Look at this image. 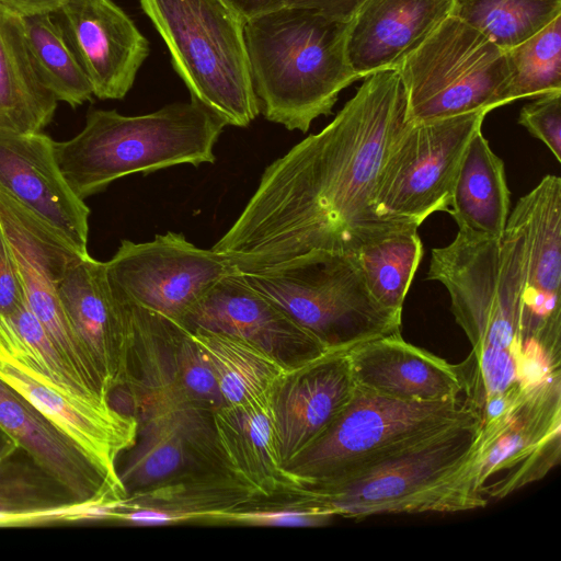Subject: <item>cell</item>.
I'll use <instances>...</instances> for the list:
<instances>
[{
	"mask_svg": "<svg viewBox=\"0 0 561 561\" xmlns=\"http://www.w3.org/2000/svg\"><path fill=\"white\" fill-rule=\"evenodd\" d=\"M289 507L256 511H234L220 514L217 518L260 526L316 527L328 524L335 517L328 508L307 497Z\"/></svg>",
	"mask_w": 561,
	"mask_h": 561,
	"instance_id": "d590c367",
	"label": "cell"
},
{
	"mask_svg": "<svg viewBox=\"0 0 561 561\" xmlns=\"http://www.w3.org/2000/svg\"><path fill=\"white\" fill-rule=\"evenodd\" d=\"M454 0H366L348 22L347 56L365 78L398 69L449 15Z\"/></svg>",
	"mask_w": 561,
	"mask_h": 561,
	"instance_id": "7402d4cb",
	"label": "cell"
},
{
	"mask_svg": "<svg viewBox=\"0 0 561 561\" xmlns=\"http://www.w3.org/2000/svg\"><path fill=\"white\" fill-rule=\"evenodd\" d=\"M407 92L398 69L374 72L333 121L263 172L243 210L213 245L237 270L325 250L356 254L412 222L374 206L383 160L405 127Z\"/></svg>",
	"mask_w": 561,
	"mask_h": 561,
	"instance_id": "6da1fadb",
	"label": "cell"
},
{
	"mask_svg": "<svg viewBox=\"0 0 561 561\" xmlns=\"http://www.w3.org/2000/svg\"><path fill=\"white\" fill-rule=\"evenodd\" d=\"M346 353L355 385L376 393L419 402L462 393L456 365L405 342L400 333L368 341Z\"/></svg>",
	"mask_w": 561,
	"mask_h": 561,
	"instance_id": "603a6c76",
	"label": "cell"
},
{
	"mask_svg": "<svg viewBox=\"0 0 561 561\" xmlns=\"http://www.w3.org/2000/svg\"><path fill=\"white\" fill-rule=\"evenodd\" d=\"M0 226L22 279L26 302L62 357L90 387L102 378L64 311L58 285L88 256L64 236L0 190Z\"/></svg>",
	"mask_w": 561,
	"mask_h": 561,
	"instance_id": "4fadbf2b",
	"label": "cell"
},
{
	"mask_svg": "<svg viewBox=\"0 0 561 561\" xmlns=\"http://www.w3.org/2000/svg\"><path fill=\"white\" fill-rule=\"evenodd\" d=\"M348 22L286 5L244 25L253 89L264 117L306 133L360 77L347 56Z\"/></svg>",
	"mask_w": 561,
	"mask_h": 561,
	"instance_id": "3957f363",
	"label": "cell"
},
{
	"mask_svg": "<svg viewBox=\"0 0 561 561\" xmlns=\"http://www.w3.org/2000/svg\"><path fill=\"white\" fill-rule=\"evenodd\" d=\"M33 67L57 101L78 106L93 95L90 80L51 14L23 18Z\"/></svg>",
	"mask_w": 561,
	"mask_h": 561,
	"instance_id": "f546056e",
	"label": "cell"
},
{
	"mask_svg": "<svg viewBox=\"0 0 561 561\" xmlns=\"http://www.w3.org/2000/svg\"><path fill=\"white\" fill-rule=\"evenodd\" d=\"M488 112L408 122L379 171L374 206L386 219L420 227L436 211H448L456 175L471 138Z\"/></svg>",
	"mask_w": 561,
	"mask_h": 561,
	"instance_id": "30bf717a",
	"label": "cell"
},
{
	"mask_svg": "<svg viewBox=\"0 0 561 561\" xmlns=\"http://www.w3.org/2000/svg\"><path fill=\"white\" fill-rule=\"evenodd\" d=\"M477 414L340 479L297 489L334 516L362 519L382 514L454 513L486 505L470 478Z\"/></svg>",
	"mask_w": 561,
	"mask_h": 561,
	"instance_id": "277c9868",
	"label": "cell"
},
{
	"mask_svg": "<svg viewBox=\"0 0 561 561\" xmlns=\"http://www.w3.org/2000/svg\"><path fill=\"white\" fill-rule=\"evenodd\" d=\"M57 102L33 67L23 18L0 4V130L39 133Z\"/></svg>",
	"mask_w": 561,
	"mask_h": 561,
	"instance_id": "484cf974",
	"label": "cell"
},
{
	"mask_svg": "<svg viewBox=\"0 0 561 561\" xmlns=\"http://www.w3.org/2000/svg\"><path fill=\"white\" fill-rule=\"evenodd\" d=\"M505 53L510 68L506 103L561 91V15Z\"/></svg>",
	"mask_w": 561,
	"mask_h": 561,
	"instance_id": "836d02e7",
	"label": "cell"
},
{
	"mask_svg": "<svg viewBox=\"0 0 561 561\" xmlns=\"http://www.w3.org/2000/svg\"><path fill=\"white\" fill-rule=\"evenodd\" d=\"M20 449L18 443L0 428V466Z\"/></svg>",
	"mask_w": 561,
	"mask_h": 561,
	"instance_id": "7bdbcfd3",
	"label": "cell"
},
{
	"mask_svg": "<svg viewBox=\"0 0 561 561\" xmlns=\"http://www.w3.org/2000/svg\"><path fill=\"white\" fill-rule=\"evenodd\" d=\"M244 21L284 7V0H225Z\"/></svg>",
	"mask_w": 561,
	"mask_h": 561,
	"instance_id": "b9f144b4",
	"label": "cell"
},
{
	"mask_svg": "<svg viewBox=\"0 0 561 561\" xmlns=\"http://www.w3.org/2000/svg\"><path fill=\"white\" fill-rule=\"evenodd\" d=\"M188 331H206L248 341L288 366L328 350L272 300L234 272L216 282L178 321Z\"/></svg>",
	"mask_w": 561,
	"mask_h": 561,
	"instance_id": "2e32d148",
	"label": "cell"
},
{
	"mask_svg": "<svg viewBox=\"0 0 561 561\" xmlns=\"http://www.w3.org/2000/svg\"><path fill=\"white\" fill-rule=\"evenodd\" d=\"M0 190L89 254L90 209L65 180L49 137L0 130Z\"/></svg>",
	"mask_w": 561,
	"mask_h": 561,
	"instance_id": "ac0fdd59",
	"label": "cell"
},
{
	"mask_svg": "<svg viewBox=\"0 0 561 561\" xmlns=\"http://www.w3.org/2000/svg\"><path fill=\"white\" fill-rule=\"evenodd\" d=\"M427 278L439 282L471 352L457 364L462 394L476 414L499 396L526 389L519 379L525 247L522 231L506 221L500 238L458 231L432 250Z\"/></svg>",
	"mask_w": 561,
	"mask_h": 561,
	"instance_id": "7a4b0ae2",
	"label": "cell"
},
{
	"mask_svg": "<svg viewBox=\"0 0 561 561\" xmlns=\"http://www.w3.org/2000/svg\"><path fill=\"white\" fill-rule=\"evenodd\" d=\"M422 256L423 243L417 229L396 232L356 253L371 296L399 316H402L403 302Z\"/></svg>",
	"mask_w": 561,
	"mask_h": 561,
	"instance_id": "1f68e13d",
	"label": "cell"
},
{
	"mask_svg": "<svg viewBox=\"0 0 561 561\" xmlns=\"http://www.w3.org/2000/svg\"><path fill=\"white\" fill-rule=\"evenodd\" d=\"M237 271L328 351L347 352L400 333L402 316L375 300L356 254L317 250L272 265Z\"/></svg>",
	"mask_w": 561,
	"mask_h": 561,
	"instance_id": "8992f818",
	"label": "cell"
},
{
	"mask_svg": "<svg viewBox=\"0 0 561 561\" xmlns=\"http://www.w3.org/2000/svg\"><path fill=\"white\" fill-rule=\"evenodd\" d=\"M213 432L224 466L255 495L291 491L279 455L271 394L215 410Z\"/></svg>",
	"mask_w": 561,
	"mask_h": 561,
	"instance_id": "cb8c5ba5",
	"label": "cell"
},
{
	"mask_svg": "<svg viewBox=\"0 0 561 561\" xmlns=\"http://www.w3.org/2000/svg\"><path fill=\"white\" fill-rule=\"evenodd\" d=\"M511 193L503 160L479 130L469 141L453 187L448 213L458 231L477 238H500L510 215Z\"/></svg>",
	"mask_w": 561,
	"mask_h": 561,
	"instance_id": "d4e9b609",
	"label": "cell"
},
{
	"mask_svg": "<svg viewBox=\"0 0 561 561\" xmlns=\"http://www.w3.org/2000/svg\"><path fill=\"white\" fill-rule=\"evenodd\" d=\"M67 319L111 389L122 382L133 336L124 302L107 278L105 262L88 256L68 268L58 285Z\"/></svg>",
	"mask_w": 561,
	"mask_h": 561,
	"instance_id": "ffe728a7",
	"label": "cell"
},
{
	"mask_svg": "<svg viewBox=\"0 0 561 561\" xmlns=\"http://www.w3.org/2000/svg\"><path fill=\"white\" fill-rule=\"evenodd\" d=\"M0 428L67 491L75 504L99 505L124 500L68 435L1 379Z\"/></svg>",
	"mask_w": 561,
	"mask_h": 561,
	"instance_id": "44dd1931",
	"label": "cell"
},
{
	"mask_svg": "<svg viewBox=\"0 0 561 561\" xmlns=\"http://www.w3.org/2000/svg\"><path fill=\"white\" fill-rule=\"evenodd\" d=\"M66 0H0V4L21 18L57 13Z\"/></svg>",
	"mask_w": 561,
	"mask_h": 561,
	"instance_id": "60d3db41",
	"label": "cell"
},
{
	"mask_svg": "<svg viewBox=\"0 0 561 561\" xmlns=\"http://www.w3.org/2000/svg\"><path fill=\"white\" fill-rule=\"evenodd\" d=\"M188 332L211 364L225 405L242 404L271 394L277 380L290 367L248 341L206 331Z\"/></svg>",
	"mask_w": 561,
	"mask_h": 561,
	"instance_id": "83f0119b",
	"label": "cell"
},
{
	"mask_svg": "<svg viewBox=\"0 0 561 561\" xmlns=\"http://www.w3.org/2000/svg\"><path fill=\"white\" fill-rule=\"evenodd\" d=\"M366 0H284V7H304L341 22H350Z\"/></svg>",
	"mask_w": 561,
	"mask_h": 561,
	"instance_id": "f35d334b",
	"label": "cell"
},
{
	"mask_svg": "<svg viewBox=\"0 0 561 561\" xmlns=\"http://www.w3.org/2000/svg\"><path fill=\"white\" fill-rule=\"evenodd\" d=\"M450 15L508 50L560 16L561 0H454Z\"/></svg>",
	"mask_w": 561,
	"mask_h": 561,
	"instance_id": "d6a6232c",
	"label": "cell"
},
{
	"mask_svg": "<svg viewBox=\"0 0 561 561\" xmlns=\"http://www.w3.org/2000/svg\"><path fill=\"white\" fill-rule=\"evenodd\" d=\"M407 92V121H434L490 112L506 103L505 50L449 15L398 67Z\"/></svg>",
	"mask_w": 561,
	"mask_h": 561,
	"instance_id": "9c48e42d",
	"label": "cell"
},
{
	"mask_svg": "<svg viewBox=\"0 0 561 561\" xmlns=\"http://www.w3.org/2000/svg\"><path fill=\"white\" fill-rule=\"evenodd\" d=\"M0 466V526L90 518L94 505L75 504L35 462Z\"/></svg>",
	"mask_w": 561,
	"mask_h": 561,
	"instance_id": "f1b7e54d",
	"label": "cell"
},
{
	"mask_svg": "<svg viewBox=\"0 0 561 561\" xmlns=\"http://www.w3.org/2000/svg\"><path fill=\"white\" fill-rule=\"evenodd\" d=\"M355 386L346 352L327 351L286 369L271 393L284 467L332 425Z\"/></svg>",
	"mask_w": 561,
	"mask_h": 561,
	"instance_id": "e0dca14e",
	"label": "cell"
},
{
	"mask_svg": "<svg viewBox=\"0 0 561 561\" xmlns=\"http://www.w3.org/2000/svg\"><path fill=\"white\" fill-rule=\"evenodd\" d=\"M164 41L191 99L226 125L259 115L244 37L245 22L225 0H139Z\"/></svg>",
	"mask_w": 561,
	"mask_h": 561,
	"instance_id": "52a82bcc",
	"label": "cell"
},
{
	"mask_svg": "<svg viewBox=\"0 0 561 561\" xmlns=\"http://www.w3.org/2000/svg\"><path fill=\"white\" fill-rule=\"evenodd\" d=\"M137 525H168L186 520L180 514L148 506H121L115 516Z\"/></svg>",
	"mask_w": 561,
	"mask_h": 561,
	"instance_id": "ab89813d",
	"label": "cell"
},
{
	"mask_svg": "<svg viewBox=\"0 0 561 561\" xmlns=\"http://www.w3.org/2000/svg\"><path fill=\"white\" fill-rule=\"evenodd\" d=\"M0 347L75 397L110 402L88 387L53 343L27 302L8 317L0 316Z\"/></svg>",
	"mask_w": 561,
	"mask_h": 561,
	"instance_id": "4dcf8cb0",
	"label": "cell"
},
{
	"mask_svg": "<svg viewBox=\"0 0 561 561\" xmlns=\"http://www.w3.org/2000/svg\"><path fill=\"white\" fill-rule=\"evenodd\" d=\"M169 334L176 355L181 388L190 402L213 412L225 405L215 371L203 348L180 323L168 319Z\"/></svg>",
	"mask_w": 561,
	"mask_h": 561,
	"instance_id": "e575fe53",
	"label": "cell"
},
{
	"mask_svg": "<svg viewBox=\"0 0 561 561\" xmlns=\"http://www.w3.org/2000/svg\"><path fill=\"white\" fill-rule=\"evenodd\" d=\"M518 124L542 141L561 162V91L537 96L525 105L519 113Z\"/></svg>",
	"mask_w": 561,
	"mask_h": 561,
	"instance_id": "8d00e7d4",
	"label": "cell"
},
{
	"mask_svg": "<svg viewBox=\"0 0 561 561\" xmlns=\"http://www.w3.org/2000/svg\"><path fill=\"white\" fill-rule=\"evenodd\" d=\"M0 379L68 435L126 499L116 465L119 455L136 444V416L118 412L110 402H95L69 394L1 347Z\"/></svg>",
	"mask_w": 561,
	"mask_h": 561,
	"instance_id": "9a60e30c",
	"label": "cell"
},
{
	"mask_svg": "<svg viewBox=\"0 0 561 561\" xmlns=\"http://www.w3.org/2000/svg\"><path fill=\"white\" fill-rule=\"evenodd\" d=\"M561 455V375L526 390L505 414L480 424L469 458L488 499H503L542 479Z\"/></svg>",
	"mask_w": 561,
	"mask_h": 561,
	"instance_id": "8fae6325",
	"label": "cell"
},
{
	"mask_svg": "<svg viewBox=\"0 0 561 561\" xmlns=\"http://www.w3.org/2000/svg\"><path fill=\"white\" fill-rule=\"evenodd\" d=\"M476 414L465 398L419 402L355 386L332 425L285 467L293 491L343 478Z\"/></svg>",
	"mask_w": 561,
	"mask_h": 561,
	"instance_id": "ba28073f",
	"label": "cell"
},
{
	"mask_svg": "<svg viewBox=\"0 0 561 561\" xmlns=\"http://www.w3.org/2000/svg\"><path fill=\"white\" fill-rule=\"evenodd\" d=\"M507 222L524 236L523 343H537L560 360L561 179L543 176L518 199Z\"/></svg>",
	"mask_w": 561,
	"mask_h": 561,
	"instance_id": "5bb4252c",
	"label": "cell"
},
{
	"mask_svg": "<svg viewBox=\"0 0 561 561\" xmlns=\"http://www.w3.org/2000/svg\"><path fill=\"white\" fill-rule=\"evenodd\" d=\"M25 302L20 272L0 226V316H10Z\"/></svg>",
	"mask_w": 561,
	"mask_h": 561,
	"instance_id": "74e56055",
	"label": "cell"
},
{
	"mask_svg": "<svg viewBox=\"0 0 561 561\" xmlns=\"http://www.w3.org/2000/svg\"><path fill=\"white\" fill-rule=\"evenodd\" d=\"M184 410L165 409L153 416L141 432L119 479L127 495L173 479L193 461L199 439L193 437L191 416Z\"/></svg>",
	"mask_w": 561,
	"mask_h": 561,
	"instance_id": "4316f807",
	"label": "cell"
},
{
	"mask_svg": "<svg viewBox=\"0 0 561 561\" xmlns=\"http://www.w3.org/2000/svg\"><path fill=\"white\" fill-rule=\"evenodd\" d=\"M105 264L117 296L175 322L216 282L237 270L225 255L172 231L146 242L123 240Z\"/></svg>",
	"mask_w": 561,
	"mask_h": 561,
	"instance_id": "7c38bea8",
	"label": "cell"
},
{
	"mask_svg": "<svg viewBox=\"0 0 561 561\" xmlns=\"http://www.w3.org/2000/svg\"><path fill=\"white\" fill-rule=\"evenodd\" d=\"M57 13L93 95L123 99L149 55L145 35L112 0H66Z\"/></svg>",
	"mask_w": 561,
	"mask_h": 561,
	"instance_id": "d6986e66",
	"label": "cell"
},
{
	"mask_svg": "<svg viewBox=\"0 0 561 561\" xmlns=\"http://www.w3.org/2000/svg\"><path fill=\"white\" fill-rule=\"evenodd\" d=\"M225 126L193 99L136 116L94 110L77 136L54 141V153L68 185L84 199L133 173L214 163V147Z\"/></svg>",
	"mask_w": 561,
	"mask_h": 561,
	"instance_id": "5b68a950",
	"label": "cell"
}]
</instances>
